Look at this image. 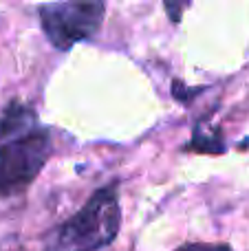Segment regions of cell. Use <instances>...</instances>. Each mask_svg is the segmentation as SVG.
Instances as JSON below:
<instances>
[{"mask_svg": "<svg viewBox=\"0 0 249 251\" xmlns=\"http://www.w3.org/2000/svg\"><path fill=\"white\" fill-rule=\"evenodd\" d=\"M38 11L47 40L60 51H69L100 31L106 7L97 0H71L42 4Z\"/></svg>", "mask_w": 249, "mask_h": 251, "instance_id": "3", "label": "cell"}, {"mask_svg": "<svg viewBox=\"0 0 249 251\" xmlns=\"http://www.w3.org/2000/svg\"><path fill=\"white\" fill-rule=\"evenodd\" d=\"M176 251H232L227 245H183Z\"/></svg>", "mask_w": 249, "mask_h": 251, "instance_id": "6", "label": "cell"}, {"mask_svg": "<svg viewBox=\"0 0 249 251\" xmlns=\"http://www.w3.org/2000/svg\"><path fill=\"white\" fill-rule=\"evenodd\" d=\"M122 209L113 185L97 190L77 214L62 223L49 251H100L119 234Z\"/></svg>", "mask_w": 249, "mask_h": 251, "instance_id": "1", "label": "cell"}, {"mask_svg": "<svg viewBox=\"0 0 249 251\" xmlns=\"http://www.w3.org/2000/svg\"><path fill=\"white\" fill-rule=\"evenodd\" d=\"M192 148L197 152H223L225 150V146H221V143H216V141H221V137L219 134H203V132H194V139H192Z\"/></svg>", "mask_w": 249, "mask_h": 251, "instance_id": "5", "label": "cell"}, {"mask_svg": "<svg viewBox=\"0 0 249 251\" xmlns=\"http://www.w3.org/2000/svg\"><path fill=\"white\" fill-rule=\"evenodd\" d=\"M35 113L31 106L22 104V101H9L2 110H0V141H11L16 134H25L33 130Z\"/></svg>", "mask_w": 249, "mask_h": 251, "instance_id": "4", "label": "cell"}, {"mask_svg": "<svg viewBox=\"0 0 249 251\" xmlns=\"http://www.w3.org/2000/svg\"><path fill=\"white\" fill-rule=\"evenodd\" d=\"M53 143L47 130L33 128L0 146V196L22 192L42 172Z\"/></svg>", "mask_w": 249, "mask_h": 251, "instance_id": "2", "label": "cell"}, {"mask_svg": "<svg viewBox=\"0 0 249 251\" xmlns=\"http://www.w3.org/2000/svg\"><path fill=\"white\" fill-rule=\"evenodd\" d=\"M166 9H168V13H170V20L172 22H179L181 20V7H174L172 2H166Z\"/></svg>", "mask_w": 249, "mask_h": 251, "instance_id": "7", "label": "cell"}]
</instances>
